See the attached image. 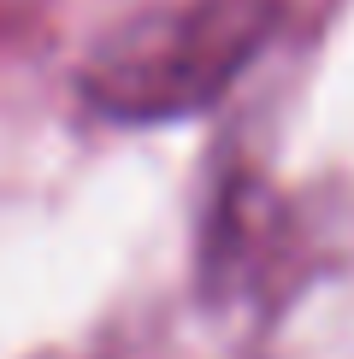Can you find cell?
Returning a JSON list of instances; mask_svg holds the SVG:
<instances>
[{
  "instance_id": "6da1fadb",
  "label": "cell",
  "mask_w": 354,
  "mask_h": 359,
  "mask_svg": "<svg viewBox=\"0 0 354 359\" xmlns=\"http://www.w3.org/2000/svg\"><path fill=\"white\" fill-rule=\"evenodd\" d=\"M284 0H177L118 24L83 65V100L112 124H183L272 48Z\"/></svg>"
},
{
  "instance_id": "7a4b0ae2",
  "label": "cell",
  "mask_w": 354,
  "mask_h": 359,
  "mask_svg": "<svg viewBox=\"0 0 354 359\" xmlns=\"http://www.w3.org/2000/svg\"><path fill=\"white\" fill-rule=\"evenodd\" d=\"M284 253V201L260 177L236 171L213 194L201 236V289L213 306H248L260 294L272 259Z\"/></svg>"
}]
</instances>
